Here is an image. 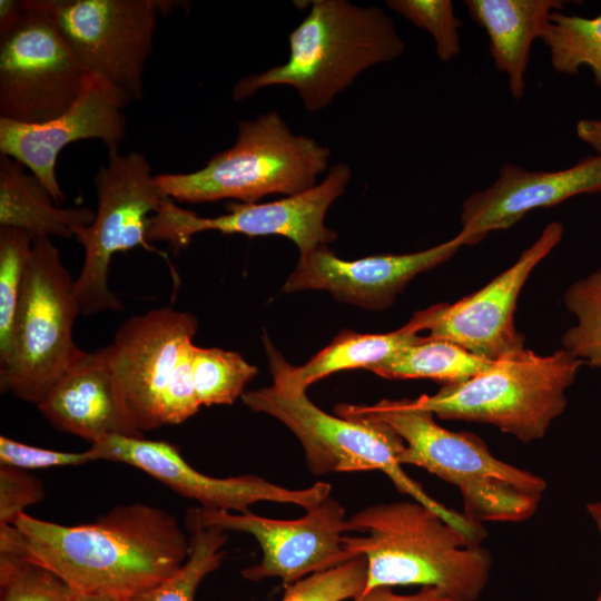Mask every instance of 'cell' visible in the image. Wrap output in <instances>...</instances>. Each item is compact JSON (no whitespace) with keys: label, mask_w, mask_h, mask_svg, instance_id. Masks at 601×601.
I'll use <instances>...</instances> for the list:
<instances>
[{"label":"cell","mask_w":601,"mask_h":601,"mask_svg":"<svg viewBox=\"0 0 601 601\" xmlns=\"http://www.w3.org/2000/svg\"><path fill=\"white\" fill-rule=\"evenodd\" d=\"M242 400L253 412L278 420L294 433L313 474L378 470L390 477L401 493L435 511L471 539L482 533L480 524L431 497L402 470L400 456L405 442L388 425L331 415L316 406L307 397L306 391L275 378L272 386L248 391L242 395Z\"/></svg>","instance_id":"8992f818"},{"label":"cell","mask_w":601,"mask_h":601,"mask_svg":"<svg viewBox=\"0 0 601 601\" xmlns=\"http://www.w3.org/2000/svg\"><path fill=\"white\" fill-rule=\"evenodd\" d=\"M463 246L465 238L459 233L416 253L343 260L323 245L299 256L282 289L285 293L327 290L342 302L367 309H384L415 276L447 262Z\"/></svg>","instance_id":"ac0fdd59"},{"label":"cell","mask_w":601,"mask_h":601,"mask_svg":"<svg viewBox=\"0 0 601 601\" xmlns=\"http://www.w3.org/2000/svg\"><path fill=\"white\" fill-rule=\"evenodd\" d=\"M563 233L560 221L548 224L518 260L484 287L453 304L431 306L427 336L453 342L489 361L525 349V336L514 323L516 302L532 270L561 242Z\"/></svg>","instance_id":"9a60e30c"},{"label":"cell","mask_w":601,"mask_h":601,"mask_svg":"<svg viewBox=\"0 0 601 601\" xmlns=\"http://www.w3.org/2000/svg\"><path fill=\"white\" fill-rule=\"evenodd\" d=\"M348 522L352 532L363 534H345L344 549L354 558L363 555L367 563L358 598L378 587L415 584L475 601L489 582V550L420 502L370 505Z\"/></svg>","instance_id":"7a4b0ae2"},{"label":"cell","mask_w":601,"mask_h":601,"mask_svg":"<svg viewBox=\"0 0 601 601\" xmlns=\"http://www.w3.org/2000/svg\"><path fill=\"white\" fill-rule=\"evenodd\" d=\"M601 193V156L592 155L561 170H528L506 162L487 188L471 194L461 208L465 246L494 230L508 229L528 213L582 194Z\"/></svg>","instance_id":"d6986e66"},{"label":"cell","mask_w":601,"mask_h":601,"mask_svg":"<svg viewBox=\"0 0 601 601\" xmlns=\"http://www.w3.org/2000/svg\"><path fill=\"white\" fill-rule=\"evenodd\" d=\"M80 314L75 280L50 237H35L0 388L38 405L86 354L72 338Z\"/></svg>","instance_id":"ba28073f"},{"label":"cell","mask_w":601,"mask_h":601,"mask_svg":"<svg viewBox=\"0 0 601 601\" xmlns=\"http://www.w3.org/2000/svg\"><path fill=\"white\" fill-rule=\"evenodd\" d=\"M97 461L89 451L63 452L42 449L9 439L0 437V465H9L23 470L48 469L57 466H76Z\"/></svg>","instance_id":"836d02e7"},{"label":"cell","mask_w":601,"mask_h":601,"mask_svg":"<svg viewBox=\"0 0 601 601\" xmlns=\"http://www.w3.org/2000/svg\"><path fill=\"white\" fill-rule=\"evenodd\" d=\"M564 304L577 323L562 335L563 348L583 364L601 367V267L571 284Z\"/></svg>","instance_id":"83f0119b"},{"label":"cell","mask_w":601,"mask_h":601,"mask_svg":"<svg viewBox=\"0 0 601 601\" xmlns=\"http://www.w3.org/2000/svg\"><path fill=\"white\" fill-rule=\"evenodd\" d=\"M197 318L160 307L125 321L108 344L110 363L129 413L141 432L162 426L161 404Z\"/></svg>","instance_id":"2e32d148"},{"label":"cell","mask_w":601,"mask_h":601,"mask_svg":"<svg viewBox=\"0 0 601 601\" xmlns=\"http://www.w3.org/2000/svg\"><path fill=\"white\" fill-rule=\"evenodd\" d=\"M191 364L196 394L201 406L234 403L245 393V386L258 372L240 354L218 347L194 345Z\"/></svg>","instance_id":"4316f807"},{"label":"cell","mask_w":601,"mask_h":601,"mask_svg":"<svg viewBox=\"0 0 601 601\" xmlns=\"http://www.w3.org/2000/svg\"><path fill=\"white\" fill-rule=\"evenodd\" d=\"M355 601H460L436 587H422L413 594H397L390 587H378Z\"/></svg>","instance_id":"e575fe53"},{"label":"cell","mask_w":601,"mask_h":601,"mask_svg":"<svg viewBox=\"0 0 601 601\" xmlns=\"http://www.w3.org/2000/svg\"><path fill=\"white\" fill-rule=\"evenodd\" d=\"M76 593L55 572L19 555L0 553V601H73Z\"/></svg>","instance_id":"f546056e"},{"label":"cell","mask_w":601,"mask_h":601,"mask_svg":"<svg viewBox=\"0 0 601 601\" xmlns=\"http://www.w3.org/2000/svg\"><path fill=\"white\" fill-rule=\"evenodd\" d=\"M432 318V308H425L401 328L385 334H361L344 331L326 347L316 353L302 366H293L273 346L268 336H264L265 349L273 378L306 391V388L339 371L371 367L381 364L403 347L418 341V334L426 331Z\"/></svg>","instance_id":"7402d4cb"},{"label":"cell","mask_w":601,"mask_h":601,"mask_svg":"<svg viewBox=\"0 0 601 601\" xmlns=\"http://www.w3.org/2000/svg\"><path fill=\"white\" fill-rule=\"evenodd\" d=\"M575 132L580 140L601 156V118L579 120Z\"/></svg>","instance_id":"d590c367"},{"label":"cell","mask_w":601,"mask_h":601,"mask_svg":"<svg viewBox=\"0 0 601 601\" xmlns=\"http://www.w3.org/2000/svg\"><path fill=\"white\" fill-rule=\"evenodd\" d=\"M178 519L146 503L121 504L91 523L65 525L22 513L0 526V553L41 564L76 594L131 601L173 575L188 556Z\"/></svg>","instance_id":"6da1fadb"},{"label":"cell","mask_w":601,"mask_h":601,"mask_svg":"<svg viewBox=\"0 0 601 601\" xmlns=\"http://www.w3.org/2000/svg\"><path fill=\"white\" fill-rule=\"evenodd\" d=\"M33 236L0 226V367L10 354L14 317Z\"/></svg>","instance_id":"f1b7e54d"},{"label":"cell","mask_w":601,"mask_h":601,"mask_svg":"<svg viewBox=\"0 0 601 601\" xmlns=\"http://www.w3.org/2000/svg\"><path fill=\"white\" fill-rule=\"evenodd\" d=\"M492 362L453 342L426 336L368 371L390 380L430 378L447 385L475 376Z\"/></svg>","instance_id":"cb8c5ba5"},{"label":"cell","mask_w":601,"mask_h":601,"mask_svg":"<svg viewBox=\"0 0 601 601\" xmlns=\"http://www.w3.org/2000/svg\"><path fill=\"white\" fill-rule=\"evenodd\" d=\"M367 563L363 555L285 587L280 601L356 600L364 590Z\"/></svg>","instance_id":"1f68e13d"},{"label":"cell","mask_w":601,"mask_h":601,"mask_svg":"<svg viewBox=\"0 0 601 601\" xmlns=\"http://www.w3.org/2000/svg\"><path fill=\"white\" fill-rule=\"evenodd\" d=\"M73 601H126L119 598L104 594H76Z\"/></svg>","instance_id":"f35d334b"},{"label":"cell","mask_w":601,"mask_h":601,"mask_svg":"<svg viewBox=\"0 0 601 601\" xmlns=\"http://www.w3.org/2000/svg\"><path fill=\"white\" fill-rule=\"evenodd\" d=\"M331 150L314 138L294 134L276 110L238 124L234 145L191 173L156 175L171 199L206 203L237 199L257 203L272 194L292 196L317 184Z\"/></svg>","instance_id":"5b68a950"},{"label":"cell","mask_w":601,"mask_h":601,"mask_svg":"<svg viewBox=\"0 0 601 601\" xmlns=\"http://www.w3.org/2000/svg\"><path fill=\"white\" fill-rule=\"evenodd\" d=\"M335 412L392 427L405 442L400 463L425 469L454 484L462 494L463 514L474 523L526 520L535 513L546 490L544 479L496 459L475 434L442 427L434 414L414 400L341 404Z\"/></svg>","instance_id":"3957f363"},{"label":"cell","mask_w":601,"mask_h":601,"mask_svg":"<svg viewBox=\"0 0 601 601\" xmlns=\"http://www.w3.org/2000/svg\"><path fill=\"white\" fill-rule=\"evenodd\" d=\"M0 36V118L43 124L67 111L90 77L55 23L26 4Z\"/></svg>","instance_id":"8fae6325"},{"label":"cell","mask_w":601,"mask_h":601,"mask_svg":"<svg viewBox=\"0 0 601 601\" xmlns=\"http://www.w3.org/2000/svg\"><path fill=\"white\" fill-rule=\"evenodd\" d=\"M581 365L583 362L564 348L550 355L525 348L414 402L439 418L491 424L528 443L543 437L563 413L565 391Z\"/></svg>","instance_id":"52a82bcc"},{"label":"cell","mask_w":601,"mask_h":601,"mask_svg":"<svg viewBox=\"0 0 601 601\" xmlns=\"http://www.w3.org/2000/svg\"><path fill=\"white\" fill-rule=\"evenodd\" d=\"M469 16L489 39L495 68L508 77L511 96L525 93L532 43L541 39L551 13L563 9L560 0H465Z\"/></svg>","instance_id":"44dd1931"},{"label":"cell","mask_w":601,"mask_h":601,"mask_svg":"<svg viewBox=\"0 0 601 601\" xmlns=\"http://www.w3.org/2000/svg\"><path fill=\"white\" fill-rule=\"evenodd\" d=\"M587 510L591 518L594 520L600 533H601V502H594L587 505ZM594 601H601V592Z\"/></svg>","instance_id":"74e56055"},{"label":"cell","mask_w":601,"mask_h":601,"mask_svg":"<svg viewBox=\"0 0 601 601\" xmlns=\"http://www.w3.org/2000/svg\"><path fill=\"white\" fill-rule=\"evenodd\" d=\"M95 215L89 207H59L29 169L0 154V226L26 230L33 238H71L89 226Z\"/></svg>","instance_id":"603a6c76"},{"label":"cell","mask_w":601,"mask_h":601,"mask_svg":"<svg viewBox=\"0 0 601 601\" xmlns=\"http://www.w3.org/2000/svg\"><path fill=\"white\" fill-rule=\"evenodd\" d=\"M95 459L124 463L144 471L184 497L203 508L245 513L254 503L268 501L294 504L305 511L331 495L332 486L316 482L305 489H288L246 474L214 477L190 466L173 444L145 437L109 436L91 444Z\"/></svg>","instance_id":"5bb4252c"},{"label":"cell","mask_w":601,"mask_h":601,"mask_svg":"<svg viewBox=\"0 0 601 601\" xmlns=\"http://www.w3.org/2000/svg\"><path fill=\"white\" fill-rule=\"evenodd\" d=\"M98 203L93 221L77 231L85 259L75 280L80 314L122 311L124 305L108 286L112 256L147 245V229L166 195L151 174L146 155L108 150V160L95 175Z\"/></svg>","instance_id":"9c48e42d"},{"label":"cell","mask_w":601,"mask_h":601,"mask_svg":"<svg viewBox=\"0 0 601 601\" xmlns=\"http://www.w3.org/2000/svg\"><path fill=\"white\" fill-rule=\"evenodd\" d=\"M352 175L347 164L338 162L321 183L303 193L270 203L231 204L229 213L216 217L198 216L165 197L149 219L147 239L165 240L179 249L194 235L207 230L250 237L277 235L290 239L302 256L337 238L324 219L329 206L345 193Z\"/></svg>","instance_id":"7c38bea8"},{"label":"cell","mask_w":601,"mask_h":601,"mask_svg":"<svg viewBox=\"0 0 601 601\" xmlns=\"http://www.w3.org/2000/svg\"><path fill=\"white\" fill-rule=\"evenodd\" d=\"M540 40L554 71L575 76L588 67L601 88V14L584 18L553 11Z\"/></svg>","instance_id":"d4e9b609"},{"label":"cell","mask_w":601,"mask_h":601,"mask_svg":"<svg viewBox=\"0 0 601 601\" xmlns=\"http://www.w3.org/2000/svg\"><path fill=\"white\" fill-rule=\"evenodd\" d=\"M36 406L56 430L90 445L109 436L145 437L129 413L108 346L86 352Z\"/></svg>","instance_id":"ffe728a7"},{"label":"cell","mask_w":601,"mask_h":601,"mask_svg":"<svg viewBox=\"0 0 601 601\" xmlns=\"http://www.w3.org/2000/svg\"><path fill=\"white\" fill-rule=\"evenodd\" d=\"M45 497L39 477L27 470L0 465V525H12L28 506Z\"/></svg>","instance_id":"d6a6232c"},{"label":"cell","mask_w":601,"mask_h":601,"mask_svg":"<svg viewBox=\"0 0 601 601\" xmlns=\"http://www.w3.org/2000/svg\"><path fill=\"white\" fill-rule=\"evenodd\" d=\"M127 98L105 79L90 75L75 104L59 117L43 124H20L0 118V154L29 169L49 190L57 205L65 194L56 166L61 150L71 142L100 140L107 148H118L125 139Z\"/></svg>","instance_id":"e0dca14e"},{"label":"cell","mask_w":601,"mask_h":601,"mask_svg":"<svg viewBox=\"0 0 601 601\" xmlns=\"http://www.w3.org/2000/svg\"><path fill=\"white\" fill-rule=\"evenodd\" d=\"M185 523L187 529L216 526L253 535L260 546L262 559L242 570L244 579L249 581L279 578L287 587L354 558L343 545V536L352 532L346 511L332 495L296 520L199 506L186 512Z\"/></svg>","instance_id":"4fadbf2b"},{"label":"cell","mask_w":601,"mask_h":601,"mask_svg":"<svg viewBox=\"0 0 601 601\" xmlns=\"http://www.w3.org/2000/svg\"><path fill=\"white\" fill-rule=\"evenodd\" d=\"M386 6L414 26L426 30L435 42V53L443 62L451 61L461 51L456 17L450 0H387Z\"/></svg>","instance_id":"4dcf8cb0"},{"label":"cell","mask_w":601,"mask_h":601,"mask_svg":"<svg viewBox=\"0 0 601 601\" xmlns=\"http://www.w3.org/2000/svg\"><path fill=\"white\" fill-rule=\"evenodd\" d=\"M57 27L90 75L119 90L129 102L144 97V72L159 17L175 1L24 0Z\"/></svg>","instance_id":"30bf717a"},{"label":"cell","mask_w":601,"mask_h":601,"mask_svg":"<svg viewBox=\"0 0 601 601\" xmlns=\"http://www.w3.org/2000/svg\"><path fill=\"white\" fill-rule=\"evenodd\" d=\"M285 63L240 78L233 87L242 101L270 86L293 87L308 112H318L366 69L397 59L405 50L393 19L380 7L346 0H315L288 36Z\"/></svg>","instance_id":"277c9868"},{"label":"cell","mask_w":601,"mask_h":601,"mask_svg":"<svg viewBox=\"0 0 601 601\" xmlns=\"http://www.w3.org/2000/svg\"><path fill=\"white\" fill-rule=\"evenodd\" d=\"M188 531V556L183 565L167 580L131 601H194L201 581L220 566L228 535L227 531L216 526H197Z\"/></svg>","instance_id":"484cf974"},{"label":"cell","mask_w":601,"mask_h":601,"mask_svg":"<svg viewBox=\"0 0 601 601\" xmlns=\"http://www.w3.org/2000/svg\"><path fill=\"white\" fill-rule=\"evenodd\" d=\"M24 12L22 0L0 1V36L8 32Z\"/></svg>","instance_id":"8d00e7d4"}]
</instances>
